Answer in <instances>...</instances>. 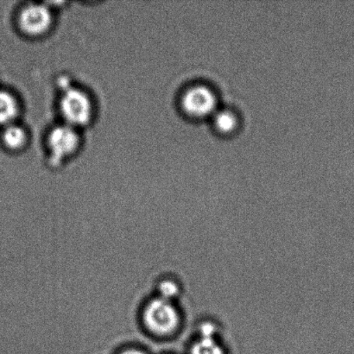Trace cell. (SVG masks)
I'll return each mask as SVG.
<instances>
[{
	"mask_svg": "<svg viewBox=\"0 0 354 354\" xmlns=\"http://www.w3.org/2000/svg\"><path fill=\"white\" fill-rule=\"evenodd\" d=\"M79 142V135L75 127L67 124L55 127L48 136L52 160L57 162L69 157L77 149Z\"/></svg>",
	"mask_w": 354,
	"mask_h": 354,
	"instance_id": "4",
	"label": "cell"
},
{
	"mask_svg": "<svg viewBox=\"0 0 354 354\" xmlns=\"http://www.w3.org/2000/svg\"><path fill=\"white\" fill-rule=\"evenodd\" d=\"M120 354H145V353L144 352L140 351V350L131 349V350H127V351H124Z\"/></svg>",
	"mask_w": 354,
	"mask_h": 354,
	"instance_id": "12",
	"label": "cell"
},
{
	"mask_svg": "<svg viewBox=\"0 0 354 354\" xmlns=\"http://www.w3.org/2000/svg\"><path fill=\"white\" fill-rule=\"evenodd\" d=\"M159 293H160V298L169 301L178 293V287L171 281H165L159 286Z\"/></svg>",
	"mask_w": 354,
	"mask_h": 354,
	"instance_id": "10",
	"label": "cell"
},
{
	"mask_svg": "<svg viewBox=\"0 0 354 354\" xmlns=\"http://www.w3.org/2000/svg\"><path fill=\"white\" fill-rule=\"evenodd\" d=\"M182 106L186 113L194 117L213 114L217 107V95L206 83H196L183 92Z\"/></svg>",
	"mask_w": 354,
	"mask_h": 354,
	"instance_id": "3",
	"label": "cell"
},
{
	"mask_svg": "<svg viewBox=\"0 0 354 354\" xmlns=\"http://www.w3.org/2000/svg\"><path fill=\"white\" fill-rule=\"evenodd\" d=\"M19 113V105L12 93L0 91V124H12Z\"/></svg>",
	"mask_w": 354,
	"mask_h": 354,
	"instance_id": "6",
	"label": "cell"
},
{
	"mask_svg": "<svg viewBox=\"0 0 354 354\" xmlns=\"http://www.w3.org/2000/svg\"><path fill=\"white\" fill-rule=\"evenodd\" d=\"M215 328L213 324H205L201 327V337L214 338Z\"/></svg>",
	"mask_w": 354,
	"mask_h": 354,
	"instance_id": "11",
	"label": "cell"
},
{
	"mask_svg": "<svg viewBox=\"0 0 354 354\" xmlns=\"http://www.w3.org/2000/svg\"><path fill=\"white\" fill-rule=\"evenodd\" d=\"M190 354H225V353L214 338L201 337L200 341L192 346Z\"/></svg>",
	"mask_w": 354,
	"mask_h": 354,
	"instance_id": "9",
	"label": "cell"
},
{
	"mask_svg": "<svg viewBox=\"0 0 354 354\" xmlns=\"http://www.w3.org/2000/svg\"><path fill=\"white\" fill-rule=\"evenodd\" d=\"M19 23L24 33L30 36H39L46 32L51 26L50 10L41 3H30L21 12Z\"/></svg>",
	"mask_w": 354,
	"mask_h": 354,
	"instance_id": "5",
	"label": "cell"
},
{
	"mask_svg": "<svg viewBox=\"0 0 354 354\" xmlns=\"http://www.w3.org/2000/svg\"><path fill=\"white\" fill-rule=\"evenodd\" d=\"M3 142L10 150H19L26 144L27 135L22 127L15 124L6 126L3 133Z\"/></svg>",
	"mask_w": 354,
	"mask_h": 354,
	"instance_id": "7",
	"label": "cell"
},
{
	"mask_svg": "<svg viewBox=\"0 0 354 354\" xmlns=\"http://www.w3.org/2000/svg\"><path fill=\"white\" fill-rule=\"evenodd\" d=\"M144 322L149 331L159 336L171 335L178 328V312L171 301L158 298L145 308Z\"/></svg>",
	"mask_w": 354,
	"mask_h": 354,
	"instance_id": "1",
	"label": "cell"
},
{
	"mask_svg": "<svg viewBox=\"0 0 354 354\" xmlns=\"http://www.w3.org/2000/svg\"><path fill=\"white\" fill-rule=\"evenodd\" d=\"M61 111L69 126L75 128L85 126L92 118V102L81 89L69 88L62 96Z\"/></svg>",
	"mask_w": 354,
	"mask_h": 354,
	"instance_id": "2",
	"label": "cell"
},
{
	"mask_svg": "<svg viewBox=\"0 0 354 354\" xmlns=\"http://www.w3.org/2000/svg\"><path fill=\"white\" fill-rule=\"evenodd\" d=\"M213 121L218 130L231 131L238 124V117L234 111L229 109H217L213 114Z\"/></svg>",
	"mask_w": 354,
	"mask_h": 354,
	"instance_id": "8",
	"label": "cell"
}]
</instances>
